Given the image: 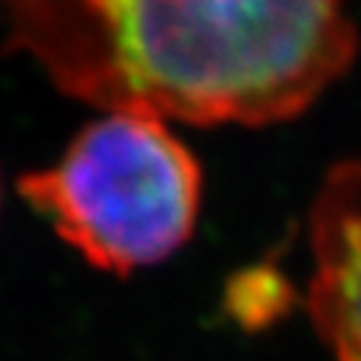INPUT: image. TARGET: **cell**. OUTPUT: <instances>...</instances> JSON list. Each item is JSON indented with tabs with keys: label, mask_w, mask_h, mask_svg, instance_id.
<instances>
[{
	"label": "cell",
	"mask_w": 361,
	"mask_h": 361,
	"mask_svg": "<svg viewBox=\"0 0 361 361\" xmlns=\"http://www.w3.org/2000/svg\"><path fill=\"white\" fill-rule=\"evenodd\" d=\"M0 29L68 97L194 126L293 120L358 54L350 0H0Z\"/></svg>",
	"instance_id": "obj_1"
},
{
	"label": "cell",
	"mask_w": 361,
	"mask_h": 361,
	"mask_svg": "<svg viewBox=\"0 0 361 361\" xmlns=\"http://www.w3.org/2000/svg\"><path fill=\"white\" fill-rule=\"evenodd\" d=\"M18 191L88 264L128 276L191 239L202 171L165 120L106 111L54 165L23 173Z\"/></svg>",
	"instance_id": "obj_2"
},
{
	"label": "cell",
	"mask_w": 361,
	"mask_h": 361,
	"mask_svg": "<svg viewBox=\"0 0 361 361\" xmlns=\"http://www.w3.org/2000/svg\"><path fill=\"white\" fill-rule=\"evenodd\" d=\"M307 236L313 327L333 361H361V154L324 173Z\"/></svg>",
	"instance_id": "obj_3"
}]
</instances>
